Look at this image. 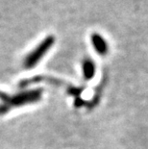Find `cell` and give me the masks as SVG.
Returning <instances> with one entry per match:
<instances>
[{
	"label": "cell",
	"mask_w": 148,
	"mask_h": 149,
	"mask_svg": "<svg viewBox=\"0 0 148 149\" xmlns=\"http://www.w3.org/2000/svg\"><path fill=\"white\" fill-rule=\"evenodd\" d=\"M42 94V90H34V91H26L20 93L17 95H8L7 93L0 91V115H4L5 113L9 112L12 108L21 107L28 104H32L37 102L40 99Z\"/></svg>",
	"instance_id": "obj_1"
},
{
	"label": "cell",
	"mask_w": 148,
	"mask_h": 149,
	"mask_svg": "<svg viewBox=\"0 0 148 149\" xmlns=\"http://www.w3.org/2000/svg\"><path fill=\"white\" fill-rule=\"evenodd\" d=\"M90 42L92 44L93 48L99 55L104 56L109 51V45L107 43L106 40L98 33H93L90 36Z\"/></svg>",
	"instance_id": "obj_3"
},
{
	"label": "cell",
	"mask_w": 148,
	"mask_h": 149,
	"mask_svg": "<svg viewBox=\"0 0 148 149\" xmlns=\"http://www.w3.org/2000/svg\"><path fill=\"white\" fill-rule=\"evenodd\" d=\"M54 43H55L54 36H48L47 38H45L32 52H30L26 56L23 64L24 68L27 69L33 68L38 63L40 62V60L44 57V55H46V53L49 51Z\"/></svg>",
	"instance_id": "obj_2"
},
{
	"label": "cell",
	"mask_w": 148,
	"mask_h": 149,
	"mask_svg": "<svg viewBox=\"0 0 148 149\" xmlns=\"http://www.w3.org/2000/svg\"><path fill=\"white\" fill-rule=\"evenodd\" d=\"M82 71L86 80H91L95 74V64L90 59L84 60L82 64Z\"/></svg>",
	"instance_id": "obj_4"
},
{
	"label": "cell",
	"mask_w": 148,
	"mask_h": 149,
	"mask_svg": "<svg viewBox=\"0 0 148 149\" xmlns=\"http://www.w3.org/2000/svg\"><path fill=\"white\" fill-rule=\"evenodd\" d=\"M82 91H83V90H82V88H68V93L70 94V95H73L75 98L80 97V94L82 93Z\"/></svg>",
	"instance_id": "obj_5"
}]
</instances>
